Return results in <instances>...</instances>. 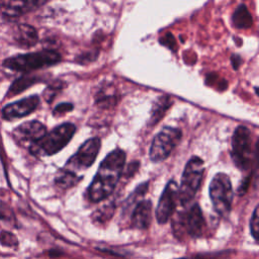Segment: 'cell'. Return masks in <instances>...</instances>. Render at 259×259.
I'll return each instance as SVG.
<instances>
[{
    "label": "cell",
    "mask_w": 259,
    "mask_h": 259,
    "mask_svg": "<svg viewBox=\"0 0 259 259\" xmlns=\"http://www.w3.org/2000/svg\"><path fill=\"white\" fill-rule=\"evenodd\" d=\"M125 158L124 151L115 149L103 159L87 189V197L90 202H100L113 192L121 176Z\"/></svg>",
    "instance_id": "cell-1"
},
{
    "label": "cell",
    "mask_w": 259,
    "mask_h": 259,
    "mask_svg": "<svg viewBox=\"0 0 259 259\" xmlns=\"http://www.w3.org/2000/svg\"><path fill=\"white\" fill-rule=\"evenodd\" d=\"M61 61V55L54 50H42L26 54H19L6 58L3 67L24 74L34 70L53 66Z\"/></svg>",
    "instance_id": "cell-2"
},
{
    "label": "cell",
    "mask_w": 259,
    "mask_h": 259,
    "mask_svg": "<svg viewBox=\"0 0 259 259\" xmlns=\"http://www.w3.org/2000/svg\"><path fill=\"white\" fill-rule=\"evenodd\" d=\"M76 127L71 122H65L47 133L41 139L31 145L28 150L34 156H52L60 152L71 141Z\"/></svg>",
    "instance_id": "cell-3"
},
{
    "label": "cell",
    "mask_w": 259,
    "mask_h": 259,
    "mask_svg": "<svg viewBox=\"0 0 259 259\" xmlns=\"http://www.w3.org/2000/svg\"><path fill=\"white\" fill-rule=\"evenodd\" d=\"M203 172H204L203 161L197 156L191 157L187 162V164L185 165V168L181 177L180 187L178 188L177 199L181 205L185 206L193 200L201 184Z\"/></svg>",
    "instance_id": "cell-4"
},
{
    "label": "cell",
    "mask_w": 259,
    "mask_h": 259,
    "mask_svg": "<svg viewBox=\"0 0 259 259\" xmlns=\"http://www.w3.org/2000/svg\"><path fill=\"white\" fill-rule=\"evenodd\" d=\"M172 227L177 238L184 235L191 238L201 237L205 229V221L199 205L194 203L187 210L178 212Z\"/></svg>",
    "instance_id": "cell-5"
},
{
    "label": "cell",
    "mask_w": 259,
    "mask_h": 259,
    "mask_svg": "<svg viewBox=\"0 0 259 259\" xmlns=\"http://www.w3.org/2000/svg\"><path fill=\"white\" fill-rule=\"evenodd\" d=\"M209 197L213 209L221 217L227 218L232 208L234 191L230 177L225 173H218L209 184Z\"/></svg>",
    "instance_id": "cell-6"
},
{
    "label": "cell",
    "mask_w": 259,
    "mask_h": 259,
    "mask_svg": "<svg viewBox=\"0 0 259 259\" xmlns=\"http://www.w3.org/2000/svg\"><path fill=\"white\" fill-rule=\"evenodd\" d=\"M254 155L250 130L244 125L238 126L232 138L231 156L235 165L241 170L249 169Z\"/></svg>",
    "instance_id": "cell-7"
},
{
    "label": "cell",
    "mask_w": 259,
    "mask_h": 259,
    "mask_svg": "<svg viewBox=\"0 0 259 259\" xmlns=\"http://www.w3.org/2000/svg\"><path fill=\"white\" fill-rule=\"evenodd\" d=\"M182 137L179 128L165 126L153 139L150 147V159L155 162L164 161L178 145Z\"/></svg>",
    "instance_id": "cell-8"
},
{
    "label": "cell",
    "mask_w": 259,
    "mask_h": 259,
    "mask_svg": "<svg viewBox=\"0 0 259 259\" xmlns=\"http://www.w3.org/2000/svg\"><path fill=\"white\" fill-rule=\"evenodd\" d=\"M101 141L98 138H91L85 141L78 151L67 161L63 169L77 175L79 171H85L95 161L100 150Z\"/></svg>",
    "instance_id": "cell-9"
},
{
    "label": "cell",
    "mask_w": 259,
    "mask_h": 259,
    "mask_svg": "<svg viewBox=\"0 0 259 259\" xmlns=\"http://www.w3.org/2000/svg\"><path fill=\"white\" fill-rule=\"evenodd\" d=\"M47 134V128L38 120H29L17 125L12 131V138L21 147L29 148Z\"/></svg>",
    "instance_id": "cell-10"
},
{
    "label": "cell",
    "mask_w": 259,
    "mask_h": 259,
    "mask_svg": "<svg viewBox=\"0 0 259 259\" xmlns=\"http://www.w3.org/2000/svg\"><path fill=\"white\" fill-rule=\"evenodd\" d=\"M177 193L178 186L176 182L173 180L169 181L163 193L161 194L158 205L156 207V220L160 225L166 224L173 215L176 208V202L178 201Z\"/></svg>",
    "instance_id": "cell-11"
},
{
    "label": "cell",
    "mask_w": 259,
    "mask_h": 259,
    "mask_svg": "<svg viewBox=\"0 0 259 259\" xmlns=\"http://www.w3.org/2000/svg\"><path fill=\"white\" fill-rule=\"evenodd\" d=\"M40 99L37 95H31L15 102L9 103L5 105L1 110L2 118L10 121L29 115L37 108Z\"/></svg>",
    "instance_id": "cell-12"
},
{
    "label": "cell",
    "mask_w": 259,
    "mask_h": 259,
    "mask_svg": "<svg viewBox=\"0 0 259 259\" xmlns=\"http://www.w3.org/2000/svg\"><path fill=\"white\" fill-rule=\"evenodd\" d=\"M45 1L29 0V1H1L0 12L5 20L13 21L21 15L30 12L39 6L44 5Z\"/></svg>",
    "instance_id": "cell-13"
},
{
    "label": "cell",
    "mask_w": 259,
    "mask_h": 259,
    "mask_svg": "<svg viewBox=\"0 0 259 259\" xmlns=\"http://www.w3.org/2000/svg\"><path fill=\"white\" fill-rule=\"evenodd\" d=\"M11 38L15 46L21 49H28L36 45L38 40V34L32 25L26 23H18L12 28Z\"/></svg>",
    "instance_id": "cell-14"
},
{
    "label": "cell",
    "mask_w": 259,
    "mask_h": 259,
    "mask_svg": "<svg viewBox=\"0 0 259 259\" xmlns=\"http://www.w3.org/2000/svg\"><path fill=\"white\" fill-rule=\"evenodd\" d=\"M131 226L135 229L146 230L152 222V202L151 200L139 201L131 212Z\"/></svg>",
    "instance_id": "cell-15"
},
{
    "label": "cell",
    "mask_w": 259,
    "mask_h": 259,
    "mask_svg": "<svg viewBox=\"0 0 259 259\" xmlns=\"http://www.w3.org/2000/svg\"><path fill=\"white\" fill-rule=\"evenodd\" d=\"M38 82H41V78L39 76L32 75L29 73L23 74L22 76H20L16 80H14L13 83L10 85V87L6 93V97L9 98V97L15 96V95L23 92L24 90H26L28 87H30Z\"/></svg>",
    "instance_id": "cell-16"
},
{
    "label": "cell",
    "mask_w": 259,
    "mask_h": 259,
    "mask_svg": "<svg viewBox=\"0 0 259 259\" xmlns=\"http://www.w3.org/2000/svg\"><path fill=\"white\" fill-rule=\"evenodd\" d=\"M172 104V99L169 96H161L155 103L151 111V117H150V123L156 124L159 122V120L164 116L165 112L168 110V108Z\"/></svg>",
    "instance_id": "cell-17"
},
{
    "label": "cell",
    "mask_w": 259,
    "mask_h": 259,
    "mask_svg": "<svg viewBox=\"0 0 259 259\" xmlns=\"http://www.w3.org/2000/svg\"><path fill=\"white\" fill-rule=\"evenodd\" d=\"M252 23V15L247 7L244 4L239 5L233 14V25L237 28H248Z\"/></svg>",
    "instance_id": "cell-18"
},
{
    "label": "cell",
    "mask_w": 259,
    "mask_h": 259,
    "mask_svg": "<svg viewBox=\"0 0 259 259\" xmlns=\"http://www.w3.org/2000/svg\"><path fill=\"white\" fill-rule=\"evenodd\" d=\"M81 179L80 176L75 175L65 169H61L55 179V183L62 188H69L74 186L75 184H77L79 182V180Z\"/></svg>",
    "instance_id": "cell-19"
},
{
    "label": "cell",
    "mask_w": 259,
    "mask_h": 259,
    "mask_svg": "<svg viewBox=\"0 0 259 259\" xmlns=\"http://www.w3.org/2000/svg\"><path fill=\"white\" fill-rule=\"evenodd\" d=\"M114 212V207L112 205H104L103 207L96 209L93 213V221L96 223H104L108 221Z\"/></svg>",
    "instance_id": "cell-20"
},
{
    "label": "cell",
    "mask_w": 259,
    "mask_h": 259,
    "mask_svg": "<svg viewBox=\"0 0 259 259\" xmlns=\"http://www.w3.org/2000/svg\"><path fill=\"white\" fill-rule=\"evenodd\" d=\"M0 244L4 247H17L18 240L17 237L8 231H1L0 232Z\"/></svg>",
    "instance_id": "cell-21"
},
{
    "label": "cell",
    "mask_w": 259,
    "mask_h": 259,
    "mask_svg": "<svg viewBox=\"0 0 259 259\" xmlns=\"http://www.w3.org/2000/svg\"><path fill=\"white\" fill-rule=\"evenodd\" d=\"M250 232L255 241H258L259 234V217H258V206L255 207L252 218L250 220Z\"/></svg>",
    "instance_id": "cell-22"
},
{
    "label": "cell",
    "mask_w": 259,
    "mask_h": 259,
    "mask_svg": "<svg viewBox=\"0 0 259 259\" xmlns=\"http://www.w3.org/2000/svg\"><path fill=\"white\" fill-rule=\"evenodd\" d=\"M0 220L10 222L14 220V214L8 205L0 202Z\"/></svg>",
    "instance_id": "cell-23"
},
{
    "label": "cell",
    "mask_w": 259,
    "mask_h": 259,
    "mask_svg": "<svg viewBox=\"0 0 259 259\" xmlns=\"http://www.w3.org/2000/svg\"><path fill=\"white\" fill-rule=\"evenodd\" d=\"M60 86L58 84H52L50 85L45 91H44V97L47 102H52L55 98L57 92L60 90Z\"/></svg>",
    "instance_id": "cell-24"
},
{
    "label": "cell",
    "mask_w": 259,
    "mask_h": 259,
    "mask_svg": "<svg viewBox=\"0 0 259 259\" xmlns=\"http://www.w3.org/2000/svg\"><path fill=\"white\" fill-rule=\"evenodd\" d=\"M72 109H73V104H71V103H60L54 108L53 114L54 115H61V114H64L66 112L71 111Z\"/></svg>",
    "instance_id": "cell-25"
}]
</instances>
